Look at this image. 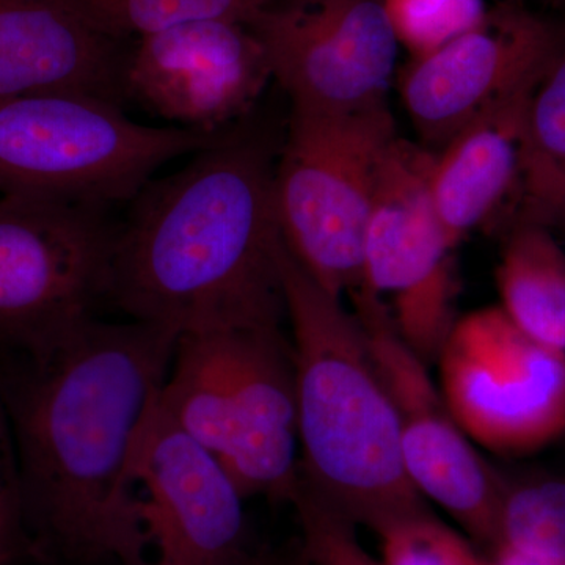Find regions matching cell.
Masks as SVG:
<instances>
[{"instance_id": "6da1fadb", "label": "cell", "mask_w": 565, "mask_h": 565, "mask_svg": "<svg viewBox=\"0 0 565 565\" xmlns=\"http://www.w3.org/2000/svg\"><path fill=\"white\" fill-rule=\"evenodd\" d=\"M177 334L96 318L58 343L0 356L31 552L76 565H151L132 481Z\"/></svg>"}, {"instance_id": "7a4b0ae2", "label": "cell", "mask_w": 565, "mask_h": 565, "mask_svg": "<svg viewBox=\"0 0 565 565\" xmlns=\"http://www.w3.org/2000/svg\"><path fill=\"white\" fill-rule=\"evenodd\" d=\"M280 147L248 115L177 173L148 181L118 223L107 307L177 337L281 327Z\"/></svg>"}, {"instance_id": "3957f363", "label": "cell", "mask_w": 565, "mask_h": 565, "mask_svg": "<svg viewBox=\"0 0 565 565\" xmlns=\"http://www.w3.org/2000/svg\"><path fill=\"white\" fill-rule=\"evenodd\" d=\"M278 264L291 326L300 486L373 531L427 511L405 471L396 411L355 315L282 237Z\"/></svg>"}, {"instance_id": "277c9868", "label": "cell", "mask_w": 565, "mask_h": 565, "mask_svg": "<svg viewBox=\"0 0 565 565\" xmlns=\"http://www.w3.org/2000/svg\"><path fill=\"white\" fill-rule=\"evenodd\" d=\"M159 407L217 457L245 500L300 484L291 340L281 327L178 337Z\"/></svg>"}, {"instance_id": "5b68a950", "label": "cell", "mask_w": 565, "mask_h": 565, "mask_svg": "<svg viewBox=\"0 0 565 565\" xmlns=\"http://www.w3.org/2000/svg\"><path fill=\"white\" fill-rule=\"evenodd\" d=\"M221 132L150 128L125 107L74 93L0 99V192L66 202H131L172 159L210 147Z\"/></svg>"}, {"instance_id": "8992f818", "label": "cell", "mask_w": 565, "mask_h": 565, "mask_svg": "<svg viewBox=\"0 0 565 565\" xmlns=\"http://www.w3.org/2000/svg\"><path fill=\"white\" fill-rule=\"evenodd\" d=\"M396 139L388 103L356 111L291 107L275 166L278 223L294 258L333 296L362 286L375 181Z\"/></svg>"}, {"instance_id": "52a82bcc", "label": "cell", "mask_w": 565, "mask_h": 565, "mask_svg": "<svg viewBox=\"0 0 565 565\" xmlns=\"http://www.w3.org/2000/svg\"><path fill=\"white\" fill-rule=\"evenodd\" d=\"M110 207L0 199V356L58 343L107 307L118 223Z\"/></svg>"}, {"instance_id": "ba28073f", "label": "cell", "mask_w": 565, "mask_h": 565, "mask_svg": "<svg viewBox=\"0 0 565 565\" xmlns=\"http://www.w3.org/2000/svg\"><path fill=\"white\" fill-rule=\"evenodd\" d=\"M434 158L435 151L399 137L386 151L364 232L360 286L379 299L392 297L385 305L397 333L427 364L457 321L456 247L430 191Z\"/></svg>"}, {"instance_id": "9c48e42d", "label": "cell", "mask_w": 565, "mask_h": 565, "mask_svg": "<svg viewBox=\"0 0 565 565\" xmlns=\"http://www.w3.org/2000/svg\"><path fill=\"white\" fill-rule=\"evenodd\" d=\"M438 388L475 445L516 455L565 427V353L519 329L500 307L457 318L438 352Z\"/></svg>"}, {"instance_id": "30bf717a", "label": "cell", "mask_w": 565, "mask_h": 565, "mask_svg": "<svg viewBox=\"0 0 565 565\" xmlns=\"http://www.w3.org/2000/svg\"><path fill=\"white\" fill-rule=\"evenodd\" d=\"M244 24L296 109L386 104L399 41L384 0H269Z\"/></svg>"}, {"instance_id": "8fae6325", "label": "cell", "mask_w": 565, "mask_h": 565, "mask_svg": "<svg viewBox=\"0 0 565 565\" xmlns=\"http://www.w3.org/2000/svg\"><path fill=\"white\" fill-rule=\"evenodd\" d=\"M351 296L353 315L396 411L412 486L475 541L500 542L503 493L489 465L449 414L427 363L397 333L384 300L363 288Z\"/></svg>"}, {"instance_id": "7c38bea8", "label": "cell", "mask_w": 565, "mask_h": 565, "mask_svg": "<svg viewBox=\"0 0 565 565\" xmlns=\"http://www.w3.org/2000/svg\"><path fill=\"white\" fill-rule=\"evenodd\" d=\"M132 481L151 565H247L245 498L217 457L154 404Z\"/></svg>"}, {"instance_id": "4fadbf2b", "label": "cell", "mask_w": 565, "mask_h": 565, "mask_svg": "<svg viewBox=\"0 0 565 565\" xmlns=\"http://www.w3.org/2000/svg\"><path fill=\"white\" fill-rule=\"evenodd\" d=\"M563 25L509 0L475 29L416 57L401 77V98L416 131L440 150L482 111L533 82Z\"/></svg>"}, {"instance_id": "5bb4252c", "label": "cell", "mask_w": 565, "mask_h": 565, "mask_svg": "<svg viewBox=\"0 0 565 565\" xmlns=\"http://www.w3.org/2000/svg\"><path fill=\"white\" fill-rule=\"evenodd\" d=\"M273 79L244 22H184L134 41L126 96L180 128L225 131L253 114Z\"/></svg>"}, {"instance_id": "9a60e30c", "label": "cell", "mask_w": 565, "mask_h": 565, "mask_svg": "<svg viewBox=\"0 0 565 565\" xmlns=\"http://www.w3.org/2000/svg\"><path fill=\"white\" fill-rule=\"evenodd\" d=\"M131 50L57 0H0V99L74 93L125 107Z\"/></svg>"}, {"instance_id": "2e32d148", "label": "cell", "mask_w": 565, "mask_h": 565, "mask_svg": "<svg viewBox=\"0 0 565 565\" xmlns=\"http://www.w3.org/2000/svg\"><path fill=\"white\" fill-rule=\"evenodd\" d=\"M534 81L482 111L435 151L430 191L455 247L475 230L514 214L523 121Z\"/></svg>"}, {"instance_id": "e0dca14e", "label": "cell", "mask_w": 565, "mask_h": 565, "mask_svg": "<svg viewBox=\"0 0 565 565\" xmlns=\"http://www.w3.org/2000/svg\"><path fill=\"white\" fill-rule=\"evenodd\" d=\"M512 221L565 232V25L527 95Z\"/></svg>"}, {"instance_id": "ac0fdd59", "label": "cell", "mask_w": 565, "mask_h": 565, "mask_svg": "<svg viewBox=\"0 0 565 565\" xmlns=\"http://www.w3.org/2000/svg\"><path fill=\"white\" fill-rule=\"evenodd\" d=\"M497 285L504 315L537 343L565 353V253L548 228L511 226Z\"/></svg>"}, {"instance_id": "d6986e66", "label": "cell", "mask_w": 565, "mask_h": 565, "mask_svg": "<svg viewBox=\"0 0 565 565\" xmlns=\"http://www.w3.org/2000/svg\"><path fill=\"white\" fill-rule=\"evenodd\" d=\"M85 25L110 39L136 41L184 22H245L269 0H57Z\"/></svg>"}, {"instance_id": "ffe728a7", "label": "cell", "mask_w": 565, "mask_h": 565, "mask_svg": "<svg viewBox=\"0 0 565 565\" xmlns=\"http://www.w3.org/2000/svg\"><path fill=\"white\" fill-rule=\"evenodd\" d=\"M565 565V484L541 482L503 497L500 542Z\"/></svg>"}, {"instance_id": "44dd1931", "label": "cell", "mask_w": 565, "mask_h": 565, "mask_svg": "<svg viewBox=\"0 0 565 565\" xmlns=\"http://www.w3.org/2000/svg\"><path fill=\"white\" fill-rule=\"evenodd\" d=\"M374 533L385 565H490L429 509L392 520Z\"/></svg>"}, {"instance_id": "7402d4cb", "label": "cell", "mask_w": 565, "mask_h": 565, "mask_svg": "<svg viewBox=\"0 0 565 565\" xmlns=\"http://www.w3.org/2000/svg\"><path fill=\"white\" fill-rule=\"evenodd\" d=\"M397 41L414 58L440 50L481 24L482 0H384Z\"/></svg>"}, {"instance_id": "603a6c76", "label": "cell", "mask_w": 565, "mask_h": 565, "mask_svg": "<svg viewBox=\"0 0 565 565\" xmlns=\"http://www.w3.org/2000/svg\"><path fill=\"white\" fill-rule=\"evenodd\" d=\"M291 503L302 527V548L310 565H385L356 537L355 525L299 484Z\"/></svg>"}, {"instance_id": "cb8c5ba5", "label": "cell", "mask_w": 565, "mask_h": 565, "mask_svg": "<svg viewBox=\"0 0 565 565\" xmlns=\"http://www.w3.org/2000/svg\"><path fill=\"white\" fill-rule=\"evenodd\" d=\"M0 550L11 557L29 550L22 523L20 467L13 430L0 394Z\"/></svg>"}, {"instance_id": "d4e9b609", "label": "cell", "mask_w": 565, "mask_h": 565, "mask_svg": "<svg viewBox=\"0 0 565 565\" xmlns=\"http://www.w3.org/2000/svg\"><path fill=\"white\" fill-rule=\"evenodd\" d=\"M490 565H561L546 559L544 556L534 555L516 546L500 544L497 556Z\"/></svg>"}, {"instance_id": "484cf974", "label": "cell", "mask_w": 565, "mask_h": 565, "mask_svg": "<svg viewBox=\"0 0 565 565\" xmlns=\"http://www.w3.org/2000/svg\"><path fill=\"white\" fill-rule=\"evenodd\" d=\"M247 565H310V561L305 556L302 544L297 550L289 552L270 553V555L252 556Z\"/></svg>"}, {"instance_id": "4316f807", "label": "cell", "mask_w": 565, "mask_h": 565, "mask_svg": "<svg viewBox=\"0 0 565 565\" xmlns=\"http://www.w3.org/2000/svg\"><path fill=\"white\" fill-rule=\"evenodd\" d=\"M11 559H13V557L7 555L6 552H2V550H0V565H7L10 563Z\"/></svg>"}, {"instance_id": "83f0119b", "label": "cell", "mask_w": 565, "mask_h": 565, "mask_svg": "<svg viewBox=\"0 0 565 565\" xmlns=\"http://www.w3.org/2000/svg\"><path fill=\"white\" fill-rule=\"evenodd\" d=\"M546 2H565V0H546Z\"/></svg>"}]
</instances>
